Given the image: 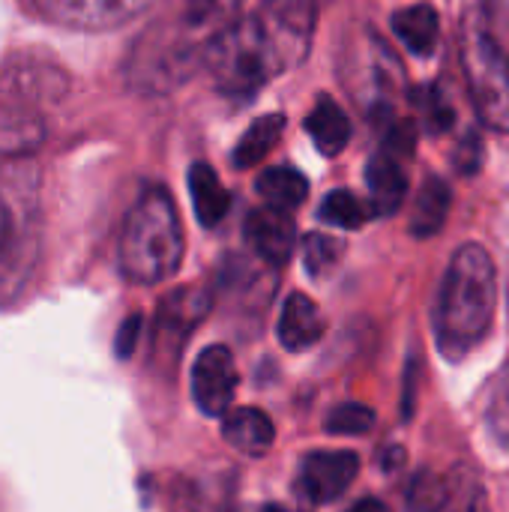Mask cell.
<instances>
[{"label":"cell","instance_id":"obj_1","mask_svg":"<svg viewBox=\"0 0 509 512\" xmlns=\"http://www.w3.org/2000/svg\"><path fill=\"white\" fill-rule=\"evenodd\" d=\"M315 27L318 6L312 0H264L210 39L201 66L219 93L252 99L309 57Z\"/></svg>","mask_w":509,"mask_h":512},{"label":"cell","instance_id":"obj_2","mask_svg":"<svg viewBox=\"0 0 509 512\" xmlns=\"http://www.w3.org/2000/svg\"><path fill=\"white\" fill-rule=\"evenodd\" d=\"M498 279L492 255L480 243H465L447 264L435 300V339L444 357L459 360L474 351L495 318Z\"/></svg>","mask_w":509,"mask_h":512},{"label":"cell","instance_id":"obj_3","mask_svg":"<svg viewBox=\"0 0 509 512\" xmlns=\"http://www.w3.org/2000/svg\"><path fill=\"white\" fill-rule=\"evenodd\" d=\"M183 222L174 198L162 186L138 195L120 231V270L129 282L156 285L180 270L183 261Z\"/></svg>","mask_w":509,"mask_h":512},{"label":"cell","instance_id":"obj_4","mask_svg":"<svg viewBox=\"0 0 509 512\" xmlns=\"http://www.w3.org/2000/svg\"><path fill=\"white\" fill-rule=\"evenodd\" d=\"M459 54L477 117L492 132H509V51L477 9L462 24Z\"/></svg>","mask_w":509,"mask_h":512},{"label":"cell","instance_id":"obj_5","mask_svg":"<svg viewBox=\"0 0 509 512\" xmlns=\"http://www.w3.org/2000/svg\"><path fill=\"white\" fill-rule=\"evenodd\" d=\"M150 0H24L36 18L69 30H114L135 21Z\"/></svg>","mask_w":509,"mask_h":512},{"label":"cell","instance_id":"obj_6","mask_svg":"<svg viewBox=\"0 0 509 512\" xmlns=\"http://www.w3.org/2000/svg\"><path fill=\"white\" fill-rule=\"evenodd\" d=\"M69 81L60 69L36 57H12L0 66V111L27 114L42 102L66 93Z\"/></svg>","mask_w":509,"mask_h":512},{"label":"cell","instance_id":"obj_7","mask_svg":"<svg viewBox=\"0 0 509 512\" xmlns=\"http://www.w3.org/2000/svg\"><path fill=\"white\" fill-rule=\"evenodd\" d=\"M240 375L234 354L225 345H210L198 354L192 369V399L207 417H225L234 393H237Z\"/></svg>","mask_w":509,"mask_h":512},{"label":"cell","instance_id":"obj_8","mask_svg":"<svg viewBox=\"0 0 509 512\" xmlns=\"http://www.w3.org/2000/svg\"><path fill=\"white\" fill-rule=\"evenodd\" d=\"M360 474V459L351 450H318L300 462V492L312 504H333Z\"/></svg>","mask_w":509,"mask_h":512},{"label":"cell","instance_id":"obj_9","mask_svg":"<svg viewBox=\"0 0 509 512\" xmlns=\"http://www.w3.org/2000/svg\"><path fill=\"white\" fill-rule=\"evenodd\" d=\"M246 240L252 246V252L273 264L282 267L288 264L294 243H297V228L288 210H276V207H255L246 219Z\"/></svg>","mask_w":509,"mask_h":512},{"label":"cell","instance_id":"obj_10","mask_svg":"<svg viewBox=\"0 0 509 512\" xmlns=\"http://www.w3.org/2000/svg\"><path fill=\"white\" fill-rule=\"evenodd\" d=\"M210 309V297L198 288H180L174 294H168L159 306V318H156V348L168 351V345L174 348V354L180 351V345L186 342V336L192 333V327L207 315Z\"/></svg>","mask_w":509,"mask_h":512},{"label":"cell","instance_id":"obj_11","mask_svg":"<svg viewBox=\"0 0 509 512\" xmlns=\"http://www.w3.org/2000/svg\"><path fill=\"white\" fill-rule=\"evenodd\" d=\"M405 156L393 153L390 147H381L366 168V186H369V207L375 216H393L405 195H408V171Z\"/></svg>","mask_w":509,"mask_h":512},{"label":"cell","instance_id":"obj_12","mask_svg":"<svg viewBox=\"0 0 509 512\" xmlns=\"http://www.w3.org/2000/svg\"><path fill=\"white\" fill-rule=\"evenodd\" d=\"M327 330V321L321 315V309L315 306V300H309L306 294H291L282 306L279 315V342L288 351H306L315 342H321Z\"/></svg>","mask_w":509,"mask_h":512},{"label":"cell","instance_id":"obj_13","mask_svg":"<svg viewBox=\"0 0 509 512\" xmlns=\"http://www.w3.org/2000/svg\"><path fill=\"white\" fill-rule=\"evenodd\" d=\"M222 438L243 456H264L276 441L273 420L258 408H237L222 417Z\"/></svg>","mask_w":509,"mask_h":512},{"label":"cell","instance_id":"obj_14","mask_svg":"<svg viewBox=\"0 0 509 512\" xmlns=\"http://www.w3.org/2000/svg\"><path fill=\"white\" fill-rule=\"evenodd\" d=\"M243 3L246 0H177L171 18L198 42L210 45V39L240 15Z\"/></svg>","mask_w":509,"mask_h":512},{"label":"cell","instance_id":"obj_15","mask_svg":"<svg viewBox=\"0 0 509 512\" xmlns=\"http://www.w3.org/2000/svg\"><path fill=\"white\" fill-rule=\"evenodd\" d=\"M393 33L411 54L429 57L441 39V18H438L435 6H429V3L402 6L393 12Z\"/></svg>","mask_w":509,"mask_h":512},{"label":"cell","instance_id":"obj_16","mask_svg":"<svg viewBox=\"0 0 509 512\" xmlns=\"http://www.w3.org/2000/svg\"><path fill=\"white\" fill-rule=\"evenodd\" d=\"M306 132L324 156H339L348 147L354 129L342 105L330 96H321L315 108L306 114Z\"/></svg>","mask_w":509,"mask_h":512},{"label":"cell","instance_id":"obj_17","mask_svg":"<svg viewBox=\"0 0 509 512\" xmlns=\"http://www.w3.org/2000/svg\"><path fill=\"white\" fill-rule=\"evenodd\" d=\"M189 192H192L195 216L204 228H213L228 216L231 192L222 186V180L216 177V171L207 162H195L189 168Z\"/></svg>","mask_w":509,"mask_h":512},{"label":"cell","instance_id":"obj_18","mask_svg":"<svg viewBox=\"0 0 509 512\" xmlns=\"http://www.w3.org/2000/svg\"><path fill=\"white\" fill-rule=\"evenodd\" d=\"M450 204H453V198H450V186H447L441 177L429 174V177L423 180V189H420V192H417V198H414V210H411V234H414V237H420V240L435 237V234L444 228V222H447Z\"/></svg>","mask_w":509,"mask_h":512},{"label":"cell","instance_id":"obj_19","mask_svg":"<svg viewBox=\"0 0 509 512\" xmlns=\"http://www.w3.org/2000/svg\"><path fill=\"white\" fill-rule=\"evenodd\" d=\"M285 132V117L282 114H267L258 117L237 141L234 153H231V165L234 168H255L258 162L267 159V153L279 144Z\"/></svg>","mask_w":509,"mask_h":512},{"label":"cell","instance_id":"obj_20","mask_svg":"<svg viewBox=\"0 0 509 512\" xmlns=\"http://www.w3.org/2000/svg\"><path fill=\"white\" fill-rule=\"evenodd\" d=\"M255 186L270 207L288 210V213L297 210L309 195V180L297 168H288V165H276V168L261 171Z\"/></svg>","mask_w":509,"mask_h":512},{"label":"cell","instance_id":"obj_21","mask_svg":"<svg viewBox=\"0 0 509 512\" xmlns=\"http://www.w3.org/2000/svg\"><path fill=\"white\" fill-rule=\"evenodd\" d=\"M318 213H321V219H324L327 225L345 228V231H357V228H363V225L375 216L372 207H369L363 198H357L354 192H348V189H333V192L321 201Z\"/></svg>","mask_w":509,"mask_h":512},{"label":"cell","instance_id":"obj_22","mask_svg":"<svg viewBox=\"0 0 509 512\" xmlns=\"http://www.w3.org/2000/svg\"><path fill=\"white\" fill-rule=\"evenodd\" d=\"M435 512H489L483 483L468 471H456L453 477H447V495Z\"/></svg>","mask_w":509,"mask_h":512},{"label":"cell","instance_id":"obj_23","mask_svg":"<svg viewBox=\"0 0 509 512\" xmlns=\"http://www.w3.org/2000/svg\"><path fill=\"white\" fill-rule=\"evenodd\" d=\"M414 105L420 108L423 126H426L432 135H438V132H444V129L453 126V117H456V114H453V105L447 102V96L441 93L438 84L420 87L417 96H414Z\"/></svg>","mask_w":509,"mask_h":512},{"label":"cell","instance_id":"obj_24","mask_svg":"<svg viewBox=\"0 0 509 512\" xmlns=\"http://www.w3.org/2000/svg\"><path fill=\"white\" fill-rule=\"evenodd\" d=\"M372 426H375V411L366 405H357V402H345L327 414V432L330 435L354 438V435H366Z\"/></svg>","mask_w":509,"mask_h":512},{"label":"cell","instance_id":"obj_25","mask_svg":"<svg viewBox=\"0 0 509 512\" xmlns=\"http://www.w3.org/2000/svg\"><path fill=\"white\" fill-rule=\"evenodd\" d=\"M342 252H345V246H342L339 240L327 237V234H309V237L303 240V261H306L309 276H324V273H330V270L339 264Z\"/></svg>","mask_w":509,"mask_h":512},{"label":"cell","instance_id":"obj_26","mask_svg":"<svg viewBox=\"0 0 509 512\" xmlns=\"http://www.w3.org/2000/svg\"><path fill=\"white\" fill-rule=\"evenodd\" d=\"M489 429L498 438V444L509 450V360L501 369L495 387H492V399H489Z\"/></svg>","mask_w":509,"mask_h":512},{"label":"cell","instance_id":"obj_27","mask_svg":"<svg viewBox=\"0 0 509 512\" xmlns=\"http://www.w3.org/2000/svg\"><path fill=\"white\" fill-rule=\"evenodd\" d=\"M447 495V480L444 477H435L429 471H423L414 486H411V495H408V504L414 512H435L438 504L444 501Z\"/></svg>","mask_w":509,"mask_h":512},{"label":"cell","instance_id":"obj_28","mask_svg":"<svg viewBox=\"0 0 509 512\" xmlns=\"http://www.w3.org/2000/svg\"><path fill=\"white\" fill-rule=\"evenodd\" d=\"M453 162H456L459 174H477L483 165V138L477 132H465L453 153Z\"/></svg>","mask_w":509,"mask_h":512},{"label":"cell","instance_id":"obj_29","mask_svg":"<svg viewBox=\"0 0 509 512\" xmlns=\"http://www.w3.org/2000/svg\"><path fill=\"white\" fill-rule=\"evenodd\" d=\"M138 336H141V315H132L123 321V327L117 330V339H114V351L117 357H129L138 345Z\"/></svg>","mask_w":509,"mask_h":512},{"label":"cell","instance_id":"obj_30","mask_svg":"<svg viewBox=\"0 0 509 512\" xmlns=\"http://www.w3.org/2000/svg\"><path fill=\"white\" fill-rule=\"evenodd\" d=\"M348 512H390L381 501H375V498H366V501H360V504H354Z\"/></svg>","mask_w":509,"mask_h":512},{"label":"cell","instance_id":"obj_31","mask_svg":"<svg viewBox=\"0 0 509 512\" xmlns=\"http://www.w3.org/2000/svg\"><path fill=\"white\" fill-rule=\"evenodd\" d=\"M258 512H288L285 507H279V504H267V507H261Z\"/></svg>","mask_w":509,"mask_h":512}]
</instances>
